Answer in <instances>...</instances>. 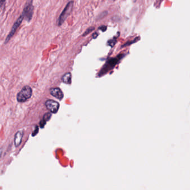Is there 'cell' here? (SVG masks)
I'll use <instances>...</instances> for the list:
<instances>
[{
  "mask_svg": "<svg viewBox=\"0 0 190 190\" xmlns=\"http://www.w3.org/2000/svg\"><path fill=\"white\" fill-rule=\"evenodd\" d=\"M74 4V1H71L69 2L65 6L63 11L62 12V13L58 17V22H57L58 26H61L64 23V22L66 21V19L69 17V16L71 14L73 10Z\"/></svg>",
  "mask_w": 190,
  "mask_h": 190,
  "instance_id": "obj_1",
  "label": "cell"
},
{
  "mask_svg": "<svg viewBox=\"0 0 190 190\" xmlns=\"http://www.w3.org/2000/svg\"><path fill=\"white\" fill-rule=\"evenodd\" d=\"M33 9L34 7L33 6L32 0H27L22 14V16H23L24 20L28 22L31 20L33 15Z\"/></svg>",
  "mask_w": 190,
  "mask_h": 190,
  "instance_id": "obj_2",
  "label": "cell"
},
{
  "mask_svg": "<svg viewBox=\"0 0 190 190\" xmlns=\"http://www.w3.org/2000/svg\"><path fill=\"white\" fill-rule=\"evenodd\" d=\"M32 90L30 86H25L17 94V100L18 102H25L29 99L32 96Z\"/></svg>",
  "mask_w": 190,
  "mask_h": 190,
  "instance_id": "obj_3",
  "label": "cell"
},
{
  "mask_svg": "<svg viewBox=\"0 0 190 190\" xmlns=\"http://www.w3.org/2000/svg\"><path fill=\"white\" fill-rule=\"evenodd\" d=\"M123 56H124V55L123 54H120L117 56H116V58H111L108 59V61L106 62V63L105 65V66H104L103 69H102L101 73H104V72H105L106 73L108 70H110L112 68H113V67L116 65L118 63V62Z\"/></svg>",
  "mask_w": 190,
  "mask_h": 190,
  "instance_id": "obj_4",
  "label": "cell"
},
{
  "mask_svg": "<svg viewBox=\"0 0 190 190\" xmlns=\"http://www.w3.org/2000/svg\"><path fill=\"white\" fill-rule=\"evenodd\" d=\"M23 20V16H22V15H21V16H20L17 19V20L15 22L13 26H12V29H11L10 32L9 33V34L8 35V36H7L6 39L5 41V44L9 42V41L11 39L13 36V35L16 33V30H17V29L19 27V26L21 25Z\"/></svg>",
  "mask_w": 190,
  "mask_h": 190,
  "instance_id": "obj_5",
  "label": "cell"
},
{
  "mask_svg": "<svg viewBox=\"0 0 190 190\" xmlns=\"http://www.w3.org/2000/svg\"><path fill=\"white\" fill-rule=\"evenodd\" d=\"M45 105L48 109L53 113H57L60 107L58 102L53 100H47L45 103Z\"/></svg>",
  "mask_w": 190,
  "mask_h": 190,
  "instance_id": "obj_6",
  "label": "cell"
},
{
  "mask_svg": "<svg viewBox=\"0 0 190 190\" xmlns=\"http://www.w3.org/2000/svg\"><path fill=\"white\" fill-rule=\"evenodd\" d=\"M51 94L59 100H61L63 98V92L58 88H53L50 89Z\"/></svg>",
  "mask_w": 190,
  "mask_h": 190,
  "instance_id": "obj_7",
  "label": "cell"
},
{
  "mask_svg": "<svg viewBox=\"0 0 190 190\" xmlns=\"http://www.w3.org/2000/svg\"><path fill=\"white\" fill-rule=\"evenodd\" d=\"M23 136V132H22V131H18L16 133V134L15 136V138H14V143H15V146L16 147H18L21 144Z\"/></svg>",
  "mask_w": 190,
  "mask_h": 190,
  "instance_id": "obj_8",
  "label": "cell"
},
{
  "mask_svg": "<svg viewBox=\"0 0 190 190\" xmlns=\"http://www.w3.org/2000/svg\"><path fill=\"white\" fill-rule=\"evenodd\" d=\"M72 75L70 73H67L64 74L62 78V80L63 83L66 84H70L71 82Z\"/></svg>",
  "mask_w": 190,
  "mask_h": 190,
  "instance_id": "obj_9",
  "label": "cell"
},
{
  "mask_svg": "<svg viewBox=\"0 0 190 190\" xmlns=\"http://www.w3.org/2000/svg\"><path fill=\"white\" fill-rule=\"evenodd\" d=\"M140 39V37H136L133 40H131V41H128V42L122 46V48H124V47H126V46H129V45H131V44H133L134 43H135L136 42H137V41Z\"/></svg>",
  "mask_w": 190,
  "mask_h": 190,
  "instance_id": "obj_10",
  "label": "cell"
},
{
  "mask_svg": "<svg viewBox=\"0 0 190 190\" xmlns=\"http://www.w3.org/2000/svg\"><path fill=\"white\" fill-rule=\"evenodd\" d=\"M116 42H117V40H116V37H114L113 39H111V40H110L108 41L107 42V44L110 46L111 47H113L115 44H116Z\"/></svg>",
  "mask_w": 190,
  "mask_h": 190,
  "instance_id": "obj_11",
  "label": "cell"
},
{
  "mask_svg": "<svg viewBox=\"0 0 190 190\" xmlns=\"http://www.w3.org/2000/svg\"><path fill=\"white\" fill-rule=\"evenodd\" d=\"M95 30V27H90L89 28H88L86 31L84 32V34L82 35L83 36H85L86 35H87L88 34H89L90 32L92 31H94Z\"/></svg>",
  "mask_w": 190,
  "mask_h": 190,
  "instance_id": "obj_12",
  "label": "cell"
},
{
  "mask_svg": "<svg viewBox=\"0 0 190 190\" xmlns=\"http://www.w3.org/2000/svg\"><path fill=\"white\" fill-rule=\"evenodd\" d=\"M51 116V113H46V114L44 115V116H43V120H44L45 121H48L50 119Z\"/></svg>",
  "mask_w": 190,
  "mask_h": 190,
  "instance_id": "obj_13",
  "label": "cell"
},
{
  "mask_svg": "<svg viewBox=\"0 0 190 190\" xmlns=\"http://www.w3.org/2000/svg\"><path fill=\"white\" fill-rule=\"evenodd\" d=\"M6 1V0H0V9L2 7V6L4 5Z\"/></svg>",
  "mask_w": 190,
  "mask_h": 190,
  "instance_id": "obj_14",
  "label": "cell"
},
{
  "mask_svg": "<svg viewBox=\"0 0 190 190\" xmlns=\"http://www.w3.org/2000/svg\"><path fill=\"white\" fill-rule=\"evenodd\" d=\"M38 127H37L36 131H33V133H32V136H34L35 135H36V134H37V132H38Z\"/></svg>",
  "mask_w": 190,
  "mask_h": 190,
  "instance_id": "obj_15",
  "label": "cell"
},
{
  "mask_svg": "<svg viewBox=\"0 0 190 190\" xmlns=\"http://www.w3.org/2000/svg\"><path fill=\"white\" fill-rule=\"evenodd\" d=\"M2 153V148H0V159H1V157Z\"/></svg>",
  "mask_w": 190,
  "mask_h": 190,
  "instance_id": "obj_16",
  "label": "cell"
},
{
  "mask_svg": "<svg viewBox=\"0 0 190 190\" xmlns=\"http://www.w3.org/2000/svg\"><path fill=\"white\" fill-rule=\"evenodd\" d=\"M133 1H134V2H136V1H137V0H133Z\"/></svg>",
  "mask_w": 190,
  "mask_h": 190,
  "instance_id": "obj_17",
  "label": "cell"
}]
</instances>
